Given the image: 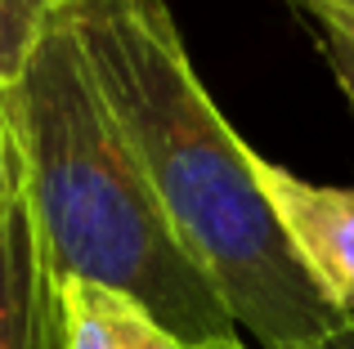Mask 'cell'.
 <instances>
[{"label":"cell","mask_w":354,"mask_h":349,"mask_svg":"<svg viewBox=\"0 0 354 349\" xmlns=\"http://www.w3.org/2000/svg\"><path fill=\"white\" fill-rule=\"evenodd\" d=\"M323 349H354V318L341 327L337 336H328V341H323Z\"/></svg>","instance_id":"cell-10"},{"label":"cell","mask_w":354,"mask_h":349,"mask_svg":"<svg viewBox=\"0 0 354 349\" xmlns=\"http://www.w3.org/2000/svg\"><path fill=\"white\" fill-rule=\"evenodd\" d=\"M23 197V152H18V130L9 112V90L0 86V224Z\"/></svg>","instance_id":"cell-7"},{"label":"cell","mask_w":354,"mask_h":349,"mask_svg":"<svg viewBox=\"0 0 354 349\" xmlns=\"http://www.w3.org/2000/svg\"><path fill=\"white\" fill-rule=\"evenodd\" d=\"M198 349H247V345H242V336H238V341H220V345H198Z\"/></svg>","instance_id":"cell-11"},{"label":"cell","mask_w":354,"mask_h":349,"mask_svg":"<svg viewBox=\"0 0 354 349\" xmlns=\"http://www.w3.org/2000/svg\"><path fill=\"white\" fill-rule=\"evenodd\" d=\"M81 0H0V86H14L32 63L36 45L77 9Z\"/></svg>","instance_id":"cell-6"},{"label":"cell","mask_w":354,"mask_h":349,"mask_svg":"<svg viewBox=\"0 0 354 349\" xmlns=\"http://www.w3.org/2000/svg\"><path fill=\"white\" fill-rule=\"evenodd\" d=\"M9 112L23 192L54 278H81L135 300L189 349L238 341V323L175 237L68 18L9 86Z\"/></svg>","instance_id":"cell-2"},{"label":"cell","mask_w":354,"mask_h":349,"mask_svg":"<svg viewBox=\"0 0 354 349\" xmlns=\"http://www.w3.org/2000/svg\"><path fill=\"white\" fill-rule=\"evenodd\" d=\"M251 174L265 192L296 260L341 318H354V188L310 183L251 148Z\"/></svg>","instance_id":"cell-3"},{"label":"cell","mask_w":354,"mask_h":349,"mask_svg":"<svg viewBox=\"0 0 354 349\" xmlns=\"http://www.w3.org/2000/svg\"><path fill=\"white\" fill-rule=\"evenodd\" d=\"M301 14H310L319 23V32L332 36H346L354 41V0H292Z\"/></svg>","instance_id":"cell-8"},{"label":"cell","mask_w":354,"mask_h":349,"mask_svg":"<svg viewBox=\"0 0 354 349\" xmlns=\"http://www.w3.org/2000/svg\"><path fill=\"white\" fill-rule=\"evenodd\" d=\"M0 349H63L59 278L45 260L27 192L0 224Z\"/></svg>","instance_id":"cell-4"},{"label":"cell","mask_w":354,"mask_h":349,"mask_svg":"<svg viewBox=\"0 0 354 349\" xmlns=\"http://www.w3.org/2000/svg\"><path fill=\"white\" fill-rule=\"evenodd\" d=\"M68 23L175 237L238 332L260 349H323L350 318L296 260L251 174V143L211 103L166 0H81Z\"/></svg>","instance_id":"cell-1"},{"label":"cell","mask_w":354,"mask_h":349,"mask_svg":"<svg viewBox=\"0 0 354 349\" xmlns=\"http://www.w3.org/2000/svg\"><path fill=\"white\" fill-rule=\"evenodd\" d=\"M323 54H328V63H332V77H337L341 94H346L350 108H354V41L323 32Z\"/></svg>","instance_id":"cell-9"},{"label":"cell","mask_w":354,"mask_h":349,"mask_svg":"<svg viewBox=\"0 0 354 349\" xmlns=\"http://www.w3.org/2000/svg\"><path fill=\"white\" fill-rule=\"evenodd\" d=\"M63 349H189L162 323L144 314L135 300L81 278L59 282Z\"/></svg>","instance_id":"cell-5"}]
</instances>
